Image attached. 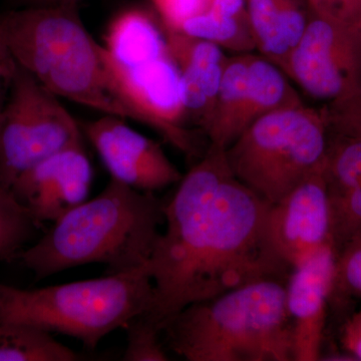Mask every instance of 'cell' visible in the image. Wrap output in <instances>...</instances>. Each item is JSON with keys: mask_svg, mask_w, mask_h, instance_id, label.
Instances as JSON below:
<instances>
[{"mask_svg": "<svg viewBox=\"0 0 361 361\" xmlns=\"http://www.w3.org/2000/svg\"><path fill=\"white\" fill-rule=\"evenodd\" d=\"M271 206L233 175L226 149L209 144L164 205L165 229L142 268L153 295L142 317L161 332L190 304L263 280L286 283L293 269L271 242Z\"/></svg>", "mask_w": 361, "mask_h": 361, "instance_id": "cell-1", "label": "cell"}, {"mask_svg": "<svg viewBox=\"0 0 361 361\" xmlns=\"http://www.w3.org/2000/svg\"><path fill=\"white\" fill-rule=\"evenodd\" d=\"M0 37L18 66L59 99L149 127L118 82L104 45L87 32L78 6L4 11Z\"/></svg>", "mask_w": 361, "mask_h": 361, "instance_id": "cell-2", "label": "cell"}, {"mask_svg": "<svg viewBox=\"0 0 361 361\" xmlns=\"http://www.w3.org/2000/svg\"><path fill=\"white\" fill-rule=\"evenodd\" d=\"M164 205L155 193L111 179L94 198L54 221L16 260L37 280L94 263L106 265V274L141 269L151 258L165 223Z\"/></svg>", "mask_w": 361, "mask_h": 361, "instance_id": "cell-3", "label": "cell"}, {"mask_svg": "<svg viewBox=\"0 0 361 361\" xmlns=\"http://www.w3.org/2000/svg\"><path fill=\"white\" fill-rule=\"evenodd\" d=\"M285 286L263 280L190 304L164 325V344L188 361H292Z\"/></svg>", "mask_w": 361, "mask_h": 361, "instance_id": "cell-4", "label": "cell"}, {"mask_svg": "<svg viewBox=\"0 0 361 361\" xmlns=\"http://www.w3.org/2000/svg\"><path fill=\"white\" fill-rule=\"evenodd\" d=\"M153 283L144 269L35 289L0 283V325H30L94 349L148 310Z\"/></svg>", "mask_w": 361, "mask_h": 361, "instance_id": "cell-5", "label": "cell"}, {"mask_svg": "<svg viewBox=\"0 0 361 361\" xmlns=\"http://www.w3.org/2000/svg\"><path fill=\"white\" fill-rule=\"evenodd\" d=\"M329 126L305 104L273 111L249 126L226 149L233 175L274 205L322 165Z\"/></svg>", "mask_w": 361, "mask_h": 361, "instance_id": "cell-6", "label": "cell"}, {"mask_svg": "<svg viewBox=\"0 0 361 361\" xmlns=\"http://www.w3.org/2000/svg\"><path fill=\"white\" fill-rule=\"evenodd\" d=\"M84 137L59 97L18 66L0 111V186L11 190L26 171Z\"/></svg>", "mask_w": 361, "mask_h": 361, "instance_id": "cell-7", "label": "cell"}, {"mask_svg": "<svg viewBox=\"0 0 361 361\" xmlns=\"http://www.w3.org/2000/svg\"><path fill=\"white\" fill-rule=\"evenodd\" d=\"M285 75L329 103L361 90V37L310 13Z\"/></svg>", "mask_w": 361, "mask_h": 361, "instance_id": "cell-8", "label": "cell"}, {"mask_svg": "<svg viewBox=\"0 0 361 361\" xmlns=\"http://www.w3.org/2000/svg\"><path fill=\"white\" fill-rule=\"evenodd\" d=\"M80 128L111 179L147 193H156L182 180L160 145L130 128L123 118L104 115Z\"/></svg>", "mask_w": 361, "mask_h": 361, "instance_id": "cell-9", "label": "cell"}, {"mask_svg": "<svg viewBox=\"0 0 361 361\" xmlns=\"http://www.w3.org/2000/svg\"><path fill=\"white\" fill-rule=\"evenodd\" d=\"M268 231L275 250L292 269L332 247L329 197L322 164L271 206Z\"/></svg>", "mask_w": 361, "mask_h": 361, "instance_id": "cell-10", "label": "cell"}, {"mask_svg": "<svg viewBox=\"0 0 361 361\" xmlns=\"http://www.w3.org/2000/svg\"><path fill=\"white\" fill-rule=\"evenodd\" d=\"M92 167L84 142L47 157L16 179L13 196L39 223L52 222L87 200Z\"/></svg>", "mask_w": 361, "mask_h": 361, "instance_id": "cell-11", "label": "cell"}, {"mask_svg": "<svg viewBox=\"0 0 361 361\" xmlns=\"http://www.w3.org/2000/svg\"><path fill=\"white\" fill-rule=\"evenodd\" d=\"M336 252L331 246L292 270L286 282V306L293 330V360H322Z\"/></svg>", "mask_w": 361, "mask_h": 361, "instance_id": "cell-12", "label": "cell"}, {"mask_svg": "<svg viewBox=\"0 0 361 361\" xmlns=\"http://www.w3.org/2000/svg\"><path fill=\"white\" fill-rule=\"evenodd\" d=\"M169 54L179 70L187 122L207 133L214 116L226 56L209 40L166 30Z\"/></svg>", "mask_w": 361, "mask_h": 361, "instance_id": "cell-13", "label": "cell"}, {"mask_svg": "<svg viewBox=\"0 0 361 361\" xmlns=\"http://www.w3.org/2000/svg\"><path fill=\"white\" fill-rule=\"evenodd\" d=\"M246 6L256 49L285 73L310 13L306 16L296 0H246Z\"/></svg>", "mask_w": 361, "mask_h": 361, "instance_id": "cell-14", "label": "cell"}, {"mask_svg": "<svg viewBox=\"0 0 361 361\" xmlns=\"http://www.w3.org/2000/svg\"><path fill=\"white\" fill-rule=\"evenodd\" d=\"M104 40V49L116 66H133L169 54L165 33L161 35L154 18L140 8L118 13Z\"/></svg>", "mask_w": 361, "mask_h": 361, "instance_id": "cell-15", "label": "cell"}, {"mask_svg": "<svg viewBox=\"0 0 361 361\" xmlns=\"http://www.w3.org/2000/svg\"><path fill=\"white\" fill-rule=\"evenodd\" d=\"M286 77L283 71L263 56L251 54L245 101L239 118V135L268 114L303 106Z\"/></svg>", "mask_w": 361, "mask_h": 361, "instance_id": "cell-16", "label": "cell"}, {"mask_svg": "<svg viewBox=\"0 0 361 361\" xmlns=\"http://www.w3.org/2000/svg\"><path fill=\"white\" fill-rule=\"evenodd\" d=\"M251 54L226 56L217 101L206 135L210 144L227 149L239 137V118L245 101Z\"/></svg>", "mask_w": 361, "mask_h": 361, "instance_id": "cell-17", "label": "cell"}, {"mask_svg": "<svg viewBox=\"0 0 361 361\" xmlns=\"http://www.w3.org/2000/svg\"><path fill=\"white\" fill-rule=\"evenodd\" d=\"M82 357L49 332L18 323L0 325V361H75Z\"/></svg>", "mask_w": 361, "mask_h": 361, "instance_id": "cell-18", "label": "cell"}, {"mask_svg": "<svg viewBox=\"0 0 361 361\" xmlns=\"http://www.w3.org/2000/svg\"><path fill=\"white\" fill-rule=\"evenodd\" d=\"M178 32L209 40L222 49L239 54L256 49L248 11L230 16L206 11L188 20Z\"/></svg>", "mask_w": 361, "mask_h": 361, "instance_id": "cell-19", "label": "cell"}, {"mask_svg": "<svg viewBox=\"0 0 361 361\" xmlns=\"http://www.w3.org/2000/svg\"><path fill=\"white\" fill-rule=\"evenodd\" d=\"M322 174L329 198L361 187V135L329 130Z\"/></svg>", "mask_w": 361, "mask_h": 361, "instance_id": "cell-20", "label": "cell"}, {"mask_svg": "<svg viewBox=\"0 0 361 361\" xmlns=\"http://www.w3.org/2000/svg\"><path fill=\"white\" fill-rule=\"evenodd\" d=\"M39 226L13 192L0 186V262L16 260Z\"/></svg>", "mask_w": 361, "mask_h": 361, "instance_id": "cell-21", "label": "cell"}, {"mask_svg": "<svg viewBox=\"0 0 361 361\" xmlns=\"http://www.w3.org/2000/svg\"><path fill=\"white\" fill-rule=\"evenodd\" d=\"M355 299H361V234L336 255L329 306L341 310Z\"/></svg>", "mask_w": 361, "mask_h": 361, "instance_id": "cell-22", "label": "cell"}, {"mask_svg": "<svg viewBox=\"0 0 361 361\" xmlns=\"http://www.w3.org/2000/svg\"><path fill=\"white\" fill-rule=\"evenodd\" d=\"M330 234L336 255L361 234V187L330 197Z\"/></svg>", "mask_w": 361, "mask_h": 361, "instance_id": "cell-23", "label": "cell"}, {"mask_svg": "<svg viewBox=\"0 0 361 361\" xmlns=\"http://www.w3.org/2000/svg\"><path fill=\"white\" fill-rule=\"evenodd\" d=\"M127 348L123 355L125 361H166L169 360L165 344L161 343V330L141 317L135 316L125 327Z\"/></svg>", "mask_w": 361, "mask_h": 361, "instance_id": "cell-24", "label": "cell"}, {"mask_svg": "<svg viewBox=\"0 0 361 361\" xmlns=\"http://www.w3.org/2000/svg\"><path fill=\"white\" fill-rule=\"evenodd\" d=\"M310 13L361 37V0H307Z\"/></svg>", "mask_w": 361, "mask_h": 361, "instance_id": "cell-25", "label": "cell"}, {"mask_svg": "<svg viewBox=\"0 0 361 361\" xmlns=\"http://www.w3.org/2000/svg\"><path fill=\"white\" fill-rule=\"evenodd\" d=\"M329 130L341 134L361 135V90L322 109Z\"/></svg>", "mask_w": 361, "mask_h": 361, "instance_id": "cell-26", "label": "cell"}, {"mask_svg": "<svg viewBox=\"0 0 361 361\" xmlns=\"http://www.w3.org/2000/svg\"><path fill=\"white\" fill-rule=\"evenodd\" d=\"M166 30H180L190 18L208 8L210 0H152Z\"/></svg>", "mask_w": 361, "mask_h": 361, "instance_id": "cell-27", "label": "cell"}, {"mask_svg": "<svg viewBox=\"0 0 361 361\" xmlns=\"http://www.w3.org/2000/svg\"><path fill=\"white\" fill-rule=\"evenodd\" d=\"M18 66L6 42L0 37V111L6 106L11 94Z\"/></svg>", "mask_w": 361, "mask_h": 361, "instance_id": "cell-28", "label": "cell"}, {"mask_svg": "<svg viewBox=\"0 0 361 361\" xmlns=\"http://www.w3.org/2000/svg\"><path fill=\"white\" fill-rule=\"evenodd\" d=\"M341 344L353 360H361V310L349 316L342 325Z\"/></svg>", "mask_w": 361, "mask_h": 361, "instance_id": "cell-29", "label": "cell"}, {"mask_svg": "<svg viewBox=\"0 0 361 361\" xmlns=\"http://www.w3.org/2000/svg\"><path fill=\"white\" fill-rule=\"evenodd\" d=\"M82 0H9L13 8L23 7H47L59 6H80Z\"/></svg>", "mask_w": 361, "mask_h": 361, "instance_id": "cell-30", "label": "cell"}]
</instances>
